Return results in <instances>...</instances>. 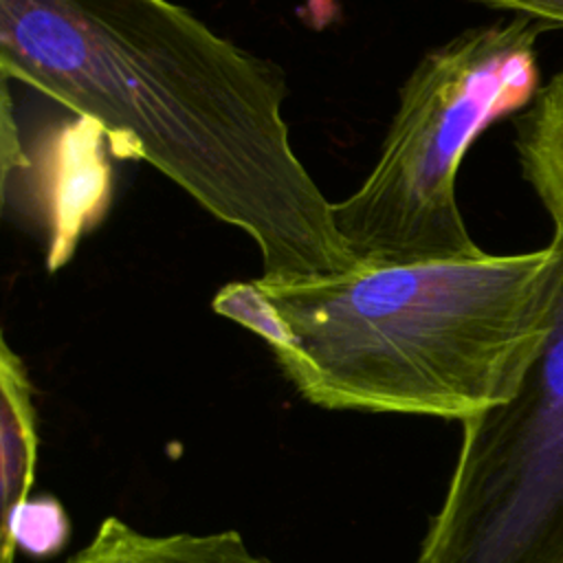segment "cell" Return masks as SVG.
Here are the masks:
<instances>
[{
    "instance_id": "1",
    "label": "cell",
    "mask_w": 563,
    "mask_h": 563,
    "mask_svg": "<svg viewBox=\"0 0 563 563\" xmlns=\"http://www.w3.org/2000/svg\"><path fill=\"white\" fill-rule=\"evenodd\" d=\"M0 70L253 240L264 282L356 266L290 143L286 79L172 0H0Z\"/></svg>"
},
{
    "instance_id": "2",
    "label": "cell",
    "mask_w": 563,
    "mask_h": 563,
    "mask_svg": "<svg viewBox=\"0 0 563 563\" xmlns=\"http://www.w3.org/2000/svg\"><path fill=\"white\" fill-rule=\"evenodd\" d=\"M255 284L275 312L264 343L301 398L462 422L508 400L548 339L563 290V233L517 255Z\"/></svg>"
},
{
    "instance_id": "3",
    "label": "cell",
    "mask_w": 563,
    "mask_h": 563,
    "mask_svg": "<svg viewBox=\"0 0 563 563\" xmlns=\"http://www.w3.org/2000/svg\"><path fill=\"white\" fill-rule=\"evenodd\" d=\"M543 22L517 15L427 51L398 92L374 167L332 218L356 266L482 253L457 207V169L473 141L539 95Z\"/></svg>"
},
{
    "instance_id": "4",
    "label": "cell",
    "mask_w": 563,
    "mask_h": 563,
    "mask_svg": "<svg viewBox=\"0 0 563 563\" xmlns=\"http://www.w3.org/2000/svg\"><path fill=\"white\" fill-rule=\"evenodd\" d=\"M563 233V218H552ZM416 563H563V290L517 391L462 420Z\"/></svg>"
},
{
    "instance_id": "5",
    "label": "cell",
    "mask_w": 563,
    "mask_h": 563,
    "mask_svg": "<svg viewBox=\"0 0 563 563\" xmlns=\"http://www.w3.org/2000/svg\"><path fill=\"white\" fill-rule=\"evenodd\" d=\"M68 563H273L255 554L240 532L147 534L119 517H106L95 537Z\"/></svg>"
},
{
    "instance_id": "6",
    "label": "cell",
    "mask_w": 563,
    "mask_h": 563,
    "mask_svg": "<svg viewBox=\"0 0 563 563\" xmlns=\"http://www.w3.org/2000/svg\"><path fill=\"white\" fill-rule=\"evenodd\" d=\"M0 493L2 521L31 499L37 462L33 387L22 358L0 339Z\"/></svg>"
},
{
    "instance_id": "7",
    "label": "cell",
    "mask_w": 563,
    "mask_h": 563,
    "mask_svg": "<svg viewBox=\"0 0 563 563\" xmlns=\"http://www.w3.org/2000/svg\"><path fill=\"white\" fill-rule=\"evenodd\" d=\"M517 128L526 180L550 218H563V70L539 90Z\"/></svg>"
},
{
    "instance_id": "8",
    "label": "cell",
    "mask_w": 563,
    "mask_h": 563,
    "mask_svg": "<svg viewBox=\"0 0 563 563\" xmlns=\"http://www.w3.org/2000/svg\"><path fill=\"white\" fill-rule=\"evenodd\" d=\"M68 534L70 523L57 499H26L9 519L0 521V563H13L18 548L33 556H48L64 548Z\"/></svg>"
},
{
    "instance_id": "9",
    "label": "cell",
    "mask_w": 563,
    "mask_h": 563,
    "mask_svg": "<svg viewBox=\"0 0 563 563\" xmlns=\"http://www.w3.org/2000/svg\"><path fill=\"white\" fill-rule=\"evenodd\" d=\"M479 4H488L495 9L517 11L519 15H528L537 22L559 24L563 26V0H473Z\"/></svg>"
}]
</instances>
